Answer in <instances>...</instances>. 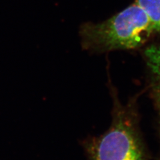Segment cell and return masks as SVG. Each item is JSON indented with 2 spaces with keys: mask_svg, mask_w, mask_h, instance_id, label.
I'll use <instances>...</instances> for the list:
<instances>
[{
  "mask_svg": "<svg viewBox=\"0 0 160 160\" xmlns=\"http://www.w3.org/2000/svg\"><path fill=\"white\" fill-rule=\"evenodd\" d=\"M82 48L92 53L133 49L155 32L146 13L134 3L102 22H86L79 28Z\"/></svg>",
  "mask_w": 160,
  "mask_h": 160,
  "instance_id": "cell-1",
  "label": "cell"
},
{
  "mask_svg": "<svg viewBox=\"0 0 160 160\" xmlns=\"http://www.w3.org/2000/svg\"><path fill=\"white\" fill-rule=\"evenodd\" d=\"M157 54H158V56H157L158 61L156 59H153V61L154 63H156V64H153V68L155 69H158V72H156V73L158 74L156 86V88H155V94L159 95L160 96V52L159 50Z\"/></svg>",
  "mask_w": 160,
  "mask_h": 160,
  "instance_id": "cell-4",
  "label": "cell"
},
{
  "mask_svg": "<svg viewBox=\"0 0 160 160\" xmlns=\"http://www.w3.org/2000/svg\"><path fill=\"white\" fill-rule=\"evenodd\" d=\"M159 124H160V116H159Z\"/></svg>",
  "mask_w": 160,
  "mask_h": 160,
  "instance_id": "cell-5",
  "label": "cell"
},
{
  "mask_svg": "<svg viewBox=\"0 0 160 160\" xmlns=\"http://www.w3.org/2000/svg\"><path fill=\"white\" fill-rule=\"evenodd\" d=\"M89 160H145L143 146L133 113L114 102L113 119L108 131L88 139Z\"/></svg>",
  "mask_w": 160,
  "mask_h": 160,
  "instance_id": "cell-2",
  "label": "cell"
},
{
  "mask_svg": "<svg viewBox=\"0 0 160 160\" xmlns=\"http://www.w3.org/2000/svg\"><path fill=\"white\" fill-rule=\"evenodd\" d=\"M135 3L146 13L155 32L160 33V0H136Z\"/></svg>",
  "mask_w": 160,
  "mask_h": 160,
  "instance_id": "cell-3",
  "label": "cell"
}]
</instances>
